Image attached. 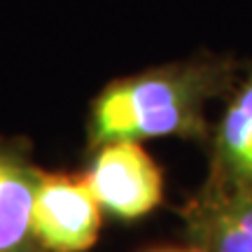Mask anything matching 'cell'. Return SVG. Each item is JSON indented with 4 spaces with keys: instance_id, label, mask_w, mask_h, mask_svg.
Listing matches in <instances>:
<instances>
[{
    "instance_id": "4",
    "label": "cell",
    "mask_w": 252,
    "mask_h": 252,
    "mask_svg": "<svg viewBox=\"0 0 252 252\" xmlns=\"http://www.w3.org/2000/svg\"><path fill=\"white\" fill-rule=\"evenodd\" d=\"M185 236L201 252H252V187L201 185L180 208Z\"/></svg>"
},
{
    "instance_id": "1",
    "label": "cell",
    "mask_w": 252,
    "mask_h": 252,
    "mask_svg": "<svg viewBox=\"0 0 252 252\" xmlns=\"http://www.w3.org/2000/svg\"><path fill=\"white\" fill-rule=\"evenodd\" d=\"M241 68L234 56L201 52L187 61L112 80L91 103L89 147L166 135L206 145L213 128L208 103L231 91Z\"/></svg>"
},
{
    "instance_id": "2",
    "label": "cell",
    "mask_w": 252,
    "mask_h": 252,
    "mask_svg": "<svg viewBox=\"0 0 252 252\" xmlns=\"http://www.w3.org/2000/svg\"><path fill=\"white\" fill-rule=\"evenodd\" d=\"M94 152L84 180L103 210L122 220H135L161 203V171L138 143L115 140Z\"/></svg>"
},
{
    "instance_id": "7",
    "label": "cell",
    "mask_w": 252,
    "mask_h": 252,
    "mask_svg": "<svg viewBox=\"0 0 252 252\" xmlns=\"http://www.w3.org/2000/svg\"><path fill=\"white\" fill-rule=\"evenodd\" d=\"M168 252H201V250H196V248H194V250H168Z\"/></svg>"
},
{
    "instance_id": "5",
    "label": "cell",
    "mask_w": 252,
    "mask_h": 252,
    "mask_svg": "<svg viewBox=\"0 0 252 252\" xmlns=\"http://www.w3.org/2000/svg\"><path fill=\"white\" fill-rule=\"evenodd\" d=\"M208 178L213 187H252V63L226 94V108L208 138Z\"/></svg>"
},
{
    "instance_id": "3",
    "label": "cell",
    "mask_w": 252,
    "mask_h": 252,
    "mask_svg": "<svg viewBox=\"0 0 252 252\" xmlns=\"http://www.w3.org/2000/svg\"><path fill=\"white\" fill-rule=\"evenodd\" d=\"M100 203L89 182L42 173L33 206V229L45 252H84L96 243Z\"/></svg>"
},
{
    "instance_id": "6",
    "label": "cell",
    "mask_w": 252,
    "mask_h": 252,
    "mask_svg": "<svg viewBox=\"0 0 252 252\" xmlns=\"http://www.w3.org/2000/svg\"><path fill=\"white\" fill-rule=\"evenodd\" d=\"M40 178L26 147L0 138V252H45L33 229Z\"/></svg>"
}]
</instances>
